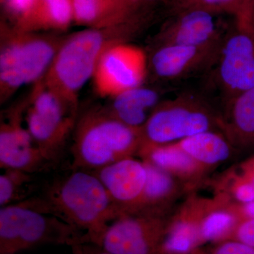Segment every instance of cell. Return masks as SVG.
I'll return each instance as SVG.
<instances>
[{
  "mask_svg": "<svg viewBox=\"0 0 254 254\" xmlns=\"http://www.w3.org/2000/svg\"><path fill=\"white\" fill-rule=\"evenodd\" d=\"M232 239L240 241L254 250V219L244 215L237 225Z\"/></svg>",
  "mask_w": 254,
  "mask_h": 254,
  "instance_id": "obj_28",
  "label": "cell"
},
{
  "mask_svg": "<svg viewBox=\"0 0 254 254\" xmlns=\"http://www.w3.org/2000/svg\"><path fill=\"white\" fill-rule=\"evenodd\" d=\"M52 213L84 234L87 242L99 245L108 226L122 215L93 172L71 168V172L45 187L41 197Z\"/></svg>",
  "mask_w": 254,
  "mask_h": 254,
  "instance_id": "obj_2",
  "label": "cell"
},
{
  "mask_svg": "<svg viewBox=\"0 0 254 254\" xmlns=\"http://www.w3.org/2000/svg\"><path fill=\"white\" fill-rule=\"evenodd\" d=\"M168 225L162 212L123 213L111 222L98 245L115 254H163Z\"/></svg>",
  "mask_w": 254,
  "mask_h": 254,
  "instance_id": "obj_9",
  "label": "cell"
},
{
  "mask_svg": "<svg viewBox=\"0 0 254 254\" xmlns=\"http://www.w3.org/2000/svg\"><path fill=\"white\" fill-rule=\"evenodd\" d=\"M141 145V130L123 123L107 108H92L76 120L71 168L94 172L139 153Z\"/></svg>",
  "mask_w": 254,
  "mask_h": 254,
  "instance_id": "obj_3",
  "label": "cell"
},
{
  "mask_svg": "<svg viewBox=\"0 0 254 254\" xmlns=\"http://www.w3.org/2000/svg\"><path fill=\"white\" fill-rule=\"evenodd\" d=\"M73 22L71 0H34L26 14L11 25L24 31L60 33Z\"/></svg>",
  "mask_w": 254,
  "mask_h": 254,
  "instance_id": "obj_18",
  "label": "cell"
},
{
  "mask_svg": "<svg viewBox=\"0 0 254 254\" xmlns=\"http://www.w3.org/2000/svg\"><path fill=\"white\" fill-rule=\"evenodd\" d=\"M93 173L103 184L122 214L133 211L143 194L146 182L144 161L128 157Z\"/></svg>",
  "mask_w": 254,
  "mask_h": 254,
  "instance_id": "obj_14",
  "label": "cell"
},
{
  "mask_svg": "<svg viewBox=\"0 0 254 254\" xmlns=\"http://www.w3.org/2000/svg\"><path fill=\"white\" fill-rule=\"evenodd\" d=\"M244 170L245 171H250L254 170V158L251 159L247 163L244 165Z\"/></svg>",
  "mask_w": 254,
  "mask_h": 254,
  "instance_id": "obj_32",
  "label": "cell"
},
{
  "mask_svg": "<svg viewBox=\"0 0 254 254\" xmlns=\"http://www.w3.org/2000/svg\"><path fill=\"white\" fill-rule=\"evenodd\" d=\"M254 5V0H169L165 11L168 17L187 10L199 9L237 18L250 16Z\"/></svg>",
  "mask_w": 254,
  "mask_h": 254,
  "instance_id": "obj_23",
  "label": "cell"
},
{
  "mask_svg": "<svg viewBox=\"0 0 254 254\" xmlns=\"http://www.w3.org/2000/svg\"><path fill=\"white\" fill-rule=\"evenodd\" d=\"M148 73L147 52L126 42L114 44L105 50L92 78L97 94L113 98L144 84Z\"/></svg>",
  "mask_w": 254,
  "mask_h": 254,
  "instance_id": "obj_10",
  "label": "cell"
},
{
  "mask_svg": "<svg viewBox=\"0 0 254 254\" xmlns=\"http://www.w3.org/2000/svg\"><path fill=\"white\" fill-rule=\"evenodd\" d=\"M220 111L200 93L183 91L162 100L141 129V148L177 143L220 128Z\"/></svg>",
  "mask_w": 254,
  "mask_h": 254,
  "instance_id": "obj_6",
  "label": "cell"
},
{
  "mask_svg": "<svg viewBox=\"0 0 254 254\" xmlns=\"http://www.w3.org/2000/svg\"><path fill=\"white\" fill-rule=\"evenodd\" d=\"M242 213L246 217L254 219V201L240 207Z\"/></svg>",
  "mask_w": 254,
  "mask_h": 254,
  "instance_id": "obj_31",
  "label": "cell"
},
{
  "mask_svg": "<svg viewBox=\"0 0 254 254\" xmlns=\"http://www.w3.org/2000/svg\"><path fill=\"white\" fill-rule=\"evenodd\" d=\"M33 174L14 170H4L0 176V205L13 204L25 200L33 181Z\"/></svg>",
  "mask_w": 254,
  "mask_h": 254,
  "instance_id": "obj_25",
  "label": "cell"
},
{
  "mask_svg": "<svg viewBox=\"0 0 254 254\" xmlns=\"http://www.w3.org/2000/svg\"><path fill=\"white\" fill-rule=\"evenodd\" d=\"M222 103L254 87V21L234 18L227 27L216 64L209 73Z\"/></svg>",
  "mask_w": 254,
  "mask_h": 254,
  "instance_id": "obj_8",
  "label": "cell"
},
{
  "mask_svg": "<svg viewBox=\"0 0 254 254\" xmlns=\"http://www.w3.org/2000/svg\"><path fill=\"white\" fill-rule=\"evenodd\" d=\"M139 154L145 160L172 175L190 177L203 168L177 143L142 148Z\"/></svg>",
  "mask_w": 254,
  "mask_h": 254,
  "instance_id": "obj_20",
  "label": "cell"
},
{
  "mask_svg": "<svg viewBox=\"0 0 254 254\" xmlns=\"http://www.w3.org/2000/svg\"><path fill=\"white\" fill-rule=\"evenodd\" d=\"M252 17L254 20V5L253 11H252Z\"/></svg>",
  "mask_w": 254,
  "mask_h": 254,
  "instance_id": "obj_34",
  "label": "cell"
},
{
  "mask_svg": "<svg viewBox=\"0 0 254 254\" xmlns=\"http://www.w3.org/2000/svg\"><path fill=\"white\" fill-rule=\"evenodd\" d=\"M72 254H115L91 242H80L71 247Z\"/></svg>",
  "mask_w": 254,
  "mask_h": 254,
  "instance_id": "obj_30",
  "label": "cell"
},
{
  "mask_svg": "<svg viewBox=\"0 0 254 254\" xmlns=\"http://www.w3.org/2000/svg\"><path fill=\"white\" fill-rule=\"evenodd\" d=\"M84 234L54 215L41 197L1 207L0 254H17L45 245L71 247Z\"/></svg>",
  "mask_w": 254,
  "mask_h": 254,
  "instance_id": "obj_5",
  "label": "cell"
},
{
  "mask_svg": "<svg viewBox=\"0 0 254 254\" xmlns=\"http://www.w3.org/2000/svg\"><path fill=\"white\" fill-rule=\"evenodd\" d=\"M26 128L40 149L53 163L73 133L78 108L68 104L45 84L35 83L25 110Z\"/></svg>",
  "mask_w": 254,
  "mask_h": 254,
  "instance_id": "obj_7",
  "label": "cell"
},
{
  "mask_svg": "<svg viewBox=\"0 0 254 254\" xmlns=\"http://www.w3.org/2000/svg\"><path fill=\"white\" fill-rule=\"evenodd\" d=\"M234 196L242 205L254 201V187L250 179L244 174L234 184Z\"/></svg>",
  "mask_w": 254,
  "mask_h": 254,
  "instance_id": "obj_27",
  "label": "cell"
},
{
  "mask_svg": "<svg viewBox=\"0 0 254 254\" xmlns=\"http://www.w3.org/2000/svg\"><path fill=\"white\" fill-rule=\"evenodd\" d=\"M73 22L86 28H106L126 23L148 26L154 14L145 12L134 0H71Z\"/></svg>",
  "mask_w": 254,
  "mask_h": 254,
  "instance_id": "obj_15",
  "label": "cell"
},
{
  "mask_svg": "<svg viewBox=\"0 0 254 254\" xmlns=\"http://www.w3.org/2000/svg\"><path fill=\"white\" fill-rule=\"evenodd\" d=\"M198 250L196 251V252H195V253H193V254H198Z\"/></svg>",
  "mask_w": 254,
  "mask_h": 254,
  "instance_id": "obj_35",
  "label": "cell"
},
{
  "mask_svg": "<svg viewBox=\"0 0 254 254\" xmlns=\"http://www.w3.org/2000/svg\"><path fill=\"white\" fill-rule=\"evenodd\" d=\"M220 128L234 147L254 145V87L223 103Z\"/></svg>",
  "mask_w": 254,
  "mask_h": 254,
  "instance_id": "obj_16",
  "label": "cell"
},
{
  "mask_svg": "<svg viewBox=\"0 0 254 254\" xmlns=\"http://www.w3.org/2000/svg\"><path fill=\"white\" fill-rule=\"evenodd\" d=\"M222 45V44H221ZM220 46H160L150 48L149 72L160 81H177L211 72Z\"/></svg>",
  "mask_w": 254,
  "mask_h": 254,
  "instance_id": "obj_13",
  "label": "cell"
},
{
  "mask_svg": "<svg viewBox=\"0 0 254 254\" xmlns=\"http://www.w3.org/2000/svg\"><path fill=\"white\" fill-rule=\"evenodd\" d=\"M196 216H181L169 223L163 254H193L201 245Z\"/></svg>",
  "mask_w": 254,
  "mask_h": 254,
  "instance_id": "obj_24",
  "label": "cell"
},
{
  "mask_svg": "<svg viewBox=\"0 0 254 254\" xmlns=\"http://www.w3.org/2000/svg\"><path fill=\"white\" fill-rule=\"evenodd\" d=\"M27 99L10 108L1 118L0 125V166L35 174L54 164L35 143L26 127L23 115Z\"/></svg>",
  "mask_w": 254,
  "mask_h": 254,
  "instance_id": "obj_11",
  "label": "cell"
},
{
  "mask_svg": "<svg viewBox=\"0 0 254 254\" xmlns=\"http://www.w3.org/2000/svg\"><path fill=\"white\" fill-rule=\"evenodd\" d=\"M219 16L199 9L187 10L168 16L160 31L152 38L150 48L220 46L228 26L222 24Z\"/></svg>",
  "mask_w": 254,
  "mask_h": 254,
  "instance_id": "obj_12",
  "label": "cell"
},
{
  "mask_svg": "<svg viewBox=\"0 0 254 254\" xmlns=\"http://www.w3.org/2000/svg\"><path fill=\"white\" fill-rule=\"evenodd\" d=\"M198 254H254V249L240 241L230 239L217 243V245L208 252L198 250Z\"/></svg>",
  "mask_w": 254,
  "mask_h": 254,
  "instance_id": "obj_26",
  "label": "cell"
},
{
  "mask_svg": "<svg viewBox=\"0 0 254 254\" xmlns=\"http://www.w3.org/2000/svg\"><path fill=\"white\" fill-rule=\"evenodd\" d=\"M165 90L143 84L111 98V104L107 108L123 123L141 130L150 115L163 100Z\"/></svg>",
  "mask_w": 254,
  "mask_h": 254,
  "instance_id": "obj_17",
  "label": "cell"
},
{
  "mask_svg": "<svg viewBox=\"0 0 254 254\" xmlns=\"http://www.w3.org/2000/svg\"><path fill=\"white\" fill-rule=\"evenodd\" d=\"M146 27L140 23H126L106 28H86L65 36L43 78L45 84L68 104L78 108L79 92L93 78L105 50L116 43L129 42Z\"/></svg>",
  "mask_w": 254,
  "mask_h": 254,
  "instance_id": "obj_1",
  "label": "cell"
},
{
  "mask_svg": "<svg viewBox=\"0 0 254 254\" xmlns=\"http://www.w3.org/2000/svg\"><path fill=\"white\" fill-rule=\"evenodd\" d=\"M3 7L7 13L11 24H15L26 14L34 0H1Z\"/></svg>",
  "mask_w": 254,
  "mask_h": 254,
  "instance_id": "obj_29",
  "label": "cell"
},
{
  "mask_svg": "<svg viewBox=\"0 0 254 254\" xmlns=\"http://www.w3.org/2000/svg\"><path fill=\"white\" fill-rule=\"evenodd\" d=\"M177 144L202 167L225 161L231 156L234 148L222 132L217 130L197 133Z\"/></svg>",
  "mask_w": 254,
  "mask_h": 254,
  "instance_id": "obj_19",
  "label": "cell"
},
{
  "mask_svg": "<svg viewBox=\"0 0 254 254\" xmlns=\"http://www.w3.org/2000/svg\"><path fill=\"white\" fill-rule=\"evenodd\" d=\"M0 101L4 103L21 87L44 77L65 36L24 31L1 23Z\"/></svg>",
  "mask_w": 254,
  "mask_h": 254,
  "instance_id": "obj_4",
  "label": "cell"
},
{
  "mask_svg": "<svg viewBox=\"0 0 254 254\" xmlns=\"http://www.w3.org/2000/svg\"><path fill=\"white\" fill-rule=\"evenodd\" d=\"M244 216L241 208H215L198 216V228L201 243L214 242L232 239L234 232Z\"/></svg>",
  "mask_w": 254,
  "mask_h": 254,
  "instance_id": "obj_22",
  "label": "cell"
},
{
  "mask_svg": "<svg viewBox=\"0 0 254 254\" xmlns=\"http://www.w3.org/2000/svg\"><path fill=\"white\" fill-rule=\"evenodd\" d=\"M147 180L144 190L138 204L131 213L141 211H161V207L175 190L173 175L144 160Z\"/></svg>",
  "mask_w": 254,
  "mask_h": 254,
  "instance_id": "obj_21",
  "label": "cell"
},
{
  "mask_svg": "<svg viewBox=\"0 0 254 254\" xmlns=\"http://www.w3.org/2000/svg\"><path fill=\"white\" fill-rule=\"evenodd\" d=\"M244 172H245L244 174L250 179L254 187V170H250V171H245V170H244Z\"/></svg>",
  "mask_w": 254,
  "mask_h": 254,
  "instance_id": "obj_33",
  "label": "cell"
}]
</instances>
